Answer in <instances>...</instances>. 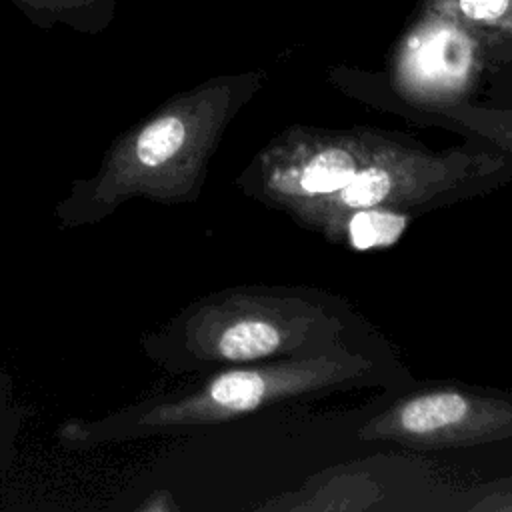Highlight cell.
I'll use <instances>...</instances> for the list:
<instances>
[{
  "mask_svg": "<svg viewBox=\"0 0 512 512\" xmlns=\"http://www.w3.org/2000/svg\"><path fill=\"white\" fill-rule=\"evenodd\" d=\"M342 304L310 288L250 286L202 302L182 326L194 364L240 366L348 346Z\"/></svg>",
  "mask_w": 512,
  "mask_h": 512,
  "instance_id": "1",
  "label": "cell"
},
{
  "mask_svg": "<svg viewBox=\"0 0 512 512\" xmlns=\"http://www.w3.org/2000/svg\"><path fill=\"white\" fill-rule=\"evenodd\" d=\"M264 82L262 70L224 74L172 98L116 156L118 180L172 200L196 194L224 128Z\"/></svg>",
  "mask_w": 512,
  "mask_h": 512,
  "instance_id": "2",
  "label": "cell"
},
{
  "mask_svg": "<svg viewBox=\"0 0 512 512\" xmlns=\"http://www.w3.org/2000/svg\"><path fill=\"white\" fill-rule=\"evenodd\" d=\"M386 380L368 354L340 346L320 354L226 366L192 394L158 406L146 418L156 426L218 424L268 406Z\"/></svg>",
  "mask_w": 512,
  "mask_h": 512,
  "instance_id": "3",
  "label": "cell"
},
{
  "mask_svg": "<svg viewBox=\"0 0 512 512\" xmlns=\"http://www.w3.org/2000/svg\"><path fill=\"white\" fill-rule=\"evenodd\" d=\"M510 174L512 166L494 150L432 152L396 138L344 188L296 210L290 218L314 230L326 218L348 210L392 208L418 214L490 188Z\"/></svg>",
  "mask_w": 512,
  "mask_h": 512,
  "instance_id": "4",
  "label": "cell"
},
{
  "mask_svg": "<svg viewBox=\"0 0 512 512\" xmlns=\"http://www.w3.org/2000/svg\"><path fill=\"white\" fill-rule=\"evenodd\" d=\"M396 138L378 128L290 126L254 156L238 184L290 216L344 188Z\"/></svg>",
  "mask_w": 512,
  "mask_h": 512,
  "instance_id": "5",
  "label": "cell"
},
{
  "mask_svg": "<svg viewBox=\"0 0 512 512\" xmlns=\"http://www.w3.org/2000/svg\"><path fill=\"white\" fill-rule=\"evenodd\" d=\"M358 438L416 450L492 444L512 438V402L466 388H430L378 412L358 430Z\"/></svg>",
  "mask_w": 512,
  "mask_h": 512,
  "instance_id": "6",
  "label": "cell"
},
{
  "mask_svg": "<svg viewBox=\"0 0 512 512\" xmlns=\"http://www.w3.org/2000/svg\"><path fill=\"white\" fill-rule=\"evenodd\" d=\"M492 70L490 54L470 30L418 6L390 58L394 86L428 108L466 100Z\"/></svg>",
  "mask_w": 512,
  "mask_h": 512,
  "instance_id": "7",
  "label": "cell"
},
{
  "mask_svg": "<svg viewBox=\"0 0 512 512\" xmlns=\"http://www.w3.org/2000/svg\"><path fill=\"white\" fill-rule=\"evenodd\" d=\"M418 8L458 22L482 42L496 68H512V0H420Z\"/></svg>",
  "mask_w": 512,
  "mask_h": 512,
  "instance_id": "8",
  "label": "cell"
},
{
  "mask_svg": "<svg viewBox=\"0 0 512 512\" xmlns=\"http://www.w3.org/2000/svg\"><path fill=\"white\" fill-rule=\"evenodd\" d=\"M416 214L410 210L364 208L334 214L314 230L330 242H342L354 250L386 248L400 240Z\"/></svg>",
  "mask_w": 512,
  "mask_h": 512,
  "instance_id": "9",
  "label": "cell"
},
{
  "mask_svg": "<svg viewBox=\"0 0 512 512\" xmlns=\"http://www.w3.org/2000/svg\"><path fill=\"white\" fill-rule=\"evenodd\" d=\"M40 28L64 26L82 34L106 30L116 16L118 0H8Z\"/></svg>",
  "mask_w": 512,
  "mask_h": 512,
  "instance_id": "10",
  "label": "cell"
}]
</instances>
